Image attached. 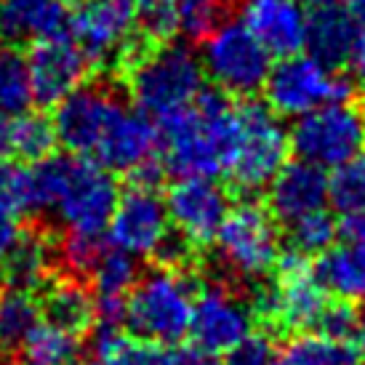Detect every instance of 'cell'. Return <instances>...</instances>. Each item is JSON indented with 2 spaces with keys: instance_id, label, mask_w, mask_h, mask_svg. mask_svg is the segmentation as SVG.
<instances>
[{
  "instance_id": "cell-42",
  "label": "cell",
  "mask_w": 365,
  "mask_h": 365,
  "mask_svg": "<svg viewBox=\"0 0 365 365\" xmlns=\"http://www.w3.org/2000/svg\"><path fill=\"white\" fill-rule=\"evenodd\" d=\"M341 232H344L346 240L365 243V205L344 213V219H341Z\"/></svg>"
},
{
  "instance_id": "cell-30",
  "label": "cell",
  "mask_w": 365,
  "mask_h": 365,
  "mask_svg": "<svg viewBox=\"0 0 365 365\" xmlns=\"http://www.w3.org/2000/svg\"><path fill=\"white\" fill-rule=\"evenodd\" d=\"M93 280L96 296H128L133 283L139 280V264L136 256L123 251V248H104L99 262L88 274Z\"/></svg>"
},
{
  "instance_id": "cell-2",
  "label": "cell",
  "mask_w": 365,
  "mask_h": 365,
  "mask_svg": "<svg viewBox=\"0 0 365 365\" xmlns=\"http://www.w3.org/2000/svg\"><path fill=\"white\" fill-rule=\"evenodd\" d=\"M123 70L136 110L150 120L171 118L203 91V64L190 46H142L123 64Z\"/></svg>"
},
{
  "instance_id": "cell-49",
  "label": "cell",
  "mask_w": 365,
  "mask_h": 365,
  "mask_svg": "<svg viewBox=\"0 0 365 365\" xmlns=\"http://www.w3.org/2000/svg\"><path fill=\"white\" fill-rule=\"evenodd\" d=\"M75 365H107V363H102V360H91V363H75Z\"/></svg>"
},
{
  "instance_id": "cell-10",
  "label": "cell",
  "mask_w": 365,
  "mask_h": 365,
  "mask_svg": "<svg viewBox=\"0 0 365 365\" xmlns=\"http://www.w3.org/2000/svg\"><path fill=\"white\" fill-rule=\"evenodd\" d=\"M125 110L123 99L104 86H78L67 93L53 112V133L56 142L70 155L93 158L102 139Z\"/></svg>"
},
{
  "instance_id": "cell-34",
  "label": "cell",
  "mask_w": 365,
  "mask_h": 365,
  "mask_svg": "<svg viewBox=\"0 0 365 365\" xmlns=\"http://www.w3.org/2000/svg\"><path fill=\"white\" fill-rule=\"evenodd\" d=\"M176 19L187 41H203L224 21V0H176Z\"/></svg>"
},
{
  "instance_id": "cell-28",
  "label": "cell",
  "mask_w": 365,
  "mask_h": 365,
  "mask_svg": "<svg viewBox=\"0 0 365 365\" xmlns=\"http://www.w3.org/2000/svg\"><path fill=\"white\" fill-rule=\"evenodd\" d=\"M53 144H56L53 123L38 112L14 115V120L9 123V150L21 160H41L53 153Z\"/></svg>"
},
{
  "instance_id": "cell-25",
  "label": "cell",
  "mask_w": 365,
  "mask_h": 365,
  "mask_svg": "<svg viewBox=\"0 0 365 365\" xmlns=\"http://www.w3.org/2000/svg\"><path fill=\"white\" fill-rule=\"evenodd\" d=\"M81 339L53 323H38L19 344V365H75Z\"/></svg>"
},
{
  "instance_id": "cell-31",
  "label": "cell",
  "mask_w": 365,
  "mask_h": 365,
  "mask_svg": "<svg viewBox=\"0 0 365 365\" xmlns=\"http://www.w3.org/2000/svg\"><path fill=\"white\" fill-rule=\"evenodd\" d=\"M104 248H107V243L102 240V232L70 230L53 248V256L72 277H88L99 262V256L104 254Z\"/></svg>"
},
{
  "instance_id": "cell-17",
  "label": "cell",
  "mask_w": 365,
  "mask_h": 365,
  "mask_svg": "<svg viewBox=\"0 0 365 365\" xmlns=\"http://www.w3.org/2000/svg\"><path fill=\"white\" fill-rule=\"evenodd\" d=\"M237 19L269 56H291L304 48L307 16L302 0H243Z\"/></svg>"
},
{
  "instance_id": "cell-47",
  "label": "cell",
  "mask_w": 365,
  "mask_h": 365,
  "mask_svg": "<svg viewBox=\"0 0 365 365\" xmlns=\"http://www.w3.org/2000/svg\"><path fill=\"white\" fill-rule=\"evenodd\" d=\"M9 153V123L0 118V158Z\"/></svg>"
},
{
  "instance_id": "cell-3",
  "label": "cell",
  "mask_w": 365,
  "mask_h": 365,
  "mask_svg": "<svg viewBox=\"0 0 365 365\" xmlns=\"http://www.w3.org/2000/svg\"><path fill=\"white\" fill-rule=\"evenodd\" d=\"M288 131L267 104L243 102L235 107L232 142L224 171L235 190L254 195L272 182L288 160Z\"/></svg>"
},
{
  "instance_id": "cell-50",
  "label": "cell",
  "mask_w": 365,
  "mask_h": 365,
  "mask_svg": "<svg viewBox=\"0 0 365 365\" xmlns=\"http://www.w3.org/2000/svg\"><path fill=\"white\" fill-rule=\"evenodd\" d=\"M280 365H283V363H280Z\"/></svg>"
},
{
  "instance_id": "cell-4",
  "label": "cell",
  "mask_w": 365,
  "mask_h": 365,
  "mask_svg": "<svg viewBox=\"0 0 365 365\" xmlns=\"http://www.w3.org/2000/svg\"><path fill=\"white\" fill-rule=\"evenodd\" d=\"M195 304V283L182 269L158 267L139 277L125 296V325L139 339L176 344L187 336Z\"/></svg>"
},
{
  "instance_id": "cell-1",
  "label": "cell",
  "mask_w": 365,
  "mask_h": 365,
  "mask_svg": "<svg viewBox=\"0 0 365 365\" xmlns=\"http://www.w3.org/2000/svg\"><path fill=\"white\" fill-rule=\"evenodd\" d=\"M160 131L163 168L176 176H216L232 142L235 104L227 93L200 91L192 104L165 118Z\"/></svg>"
},
{
  "instance_id": "cell-39",
  "label": "cell",
  "mask_w": 365,
  "mask_h": 365,
  "mask_svg": "<svg viewBox=\"0 0 365 365\" xmlns=\"http://www.w3.org/2000/svg\"><path fill=\"white\" fill-rule=\"evenodd\" d=\"M195 245L184 237L182 232H165L158 248L153 251L158 267H168V269H182L184 264L192 259Z\"/></svg>"
},
{
  "instance_id": "cell-18",
  "label": "cell",
  "mask_w": 365,
  "mask_h": 365,
  "mask_svg": "<svg viewBox=\"0 0 365 365\" xmlns=\"http://www.w3.org/2000/svg\"><path fill=\"white\" fill-rule=\"evenodd\" d=\"M328 203V176L307 160L285 163L267 184V205L274 222L291 224Z\"/></svg>"
},
{
  "instance_id": "cell-7",
  "label": "cell",
  "mask_w": 365,
  "mask_h": 365,
  "mask_svg": "<svg viewBox=\"0 0 365 365\" xmlns=\"http://www.w3.org/2000/svg\"><path fill=\"white\" fill-rule=\"evenodd\" d=\"M262 88L267 107L274 115L294 120L325 102L352 99V83L339 78L320 59L304 56L302 51L280 56V61L269 67Z\"/></svg>"
},
{
  "instance_id": "cell-16",
  "label": "cell",
  "mask_w": 365,
  "mask_h": 365,
  "mask_svg": "<svg viewBox=\"0 0 365 365\" xmlns=\"http://www.w3.org/2000/svg\"><path fill=\"white\" fill-rule=\"evenodd\" d=\"M110 240L133 256H153L163 235L168 232V211L158 190L133 187L118 197L110 216Z\"/></svg>"
},
{
  "instance_id": "cell-37",
  "label": "cell",
  "mask_w": 365,
  "mask_h": 365,
  "mask_svg": "<svg viewBox=\"0 0 365 365\" xmlns=\"http://www.w3.org/2000/svg\"><path fill=\"white\" fill-rule=\"evenodd\" d=\"M224 355L227 357L219 365H274V344L269 341V336L251 331Z\"/></svg>"
},
{
  "instance_id": "cell-14",
  "label": "cell",
  "mask_w": 365,
  "mask_h": 365,
  "mask_svg": "<svg viewBox=\"0 0 365 365\" xmlns=\"http://www.w3.org/2000/svg\"><path fill=\"white\" fill-rule=\"evenodd\" d=\"M88 70L91 61L67 32L35 41L27 56L32 102L41 107H56L67 93L83 86Z\"/></svg>"
},
{
  "instance_id": "cell-45",
  "label": "cell",
  "mask_w": 365,
  "mask_h": 365,
  "mask_svg": "<svg viewBox=\"0 0 365 365\" xmlns=\"http://www.w3.org/2000/svg\"><path fill=\"white\" fill-rule=\"evenodd\" d=\"M363 304H360V309H355V346L360 355H365V299H360Z\"/></svg>"
},
{
  "instance_id": "cell-21",
  "label": "cell",
  "mask_w": 365,
  "mask_h": 365,
  "mask_svg": "<svg viewBox=\"0 0 365 365\" xmlns=\"http://www.w3.org/2000/svg\"><path fill=\"white\" fill-rule=\"evenodd\" d=\"M70 14L61 0H0V43L16 48L67 32Z\"/></svg>"
},
{
  "instance_id": "cell-33",
  "label": "cell",
  "mask_w": 365,
  "mask_h": 365,
  "mask_svg": "<svg viewBox=\"0 0 365 365\" xmlns=\"http://www.w3.org/2000/svg\"><path fill=\"white\" fill-rule=\"evenodd\" d=\"M136 30L147 43H168L179 32L176 0H133Z\"/></svg>"
},
{
  "instance_id": "cell-15",
  "label": "cell",
  "mask_w": 365,
  "mask_h": 365,
  "mask_svg": "<svg viewBox=\"0 0 365 365\" xmlns=\"http://www.w3.org/2000/svg\"><path fill=\"white\" fill-rule=\"evenodd\" d=\"M168 222L192 245H205L213 240L230 211V195L213 176H179L165 195Z\"/></svg>"
},
{
  "instance_id": "cell-6",
  "label": "cell",
  "mask_w": 365,
  "mask_h": 365,
  "mask_svg": "<svg viewBox=\"0 0 365 365\" xmlns=\"http://www.w3.org/2000/svg\"><path fill=\"white\" fill-rule=\"evenodd\" d=\"M213 240L222 269L237 280L254 283L272 272L280 256V235L274 230V219L256 203L230 208Z\"/></svg>"
},
{
  "instance_id": "cell-32",
  "label": "cell",
  "mask_w": 365,
  "mask_h": 365,
  "mask_svg": "<svg viewBox=\"0 0 365 365\" xmlns=\"http://www.w3.org/2000/svg\"><path fill=\"white\" fill-rule=\"evenodd\" d=\"M339 235V224L334 216L323 211L307 213L302 219L288 224V240H291V251L302 256H320L336 243Z\"/></svg>"
},
{
  "instance_id": "cell-8",
  "label": "cell",
  "mask_w": 365,
  "mask_h": 365,
  "mask_svg": "<svg viewBox=\"0 0 365 365\" xmlns=\"http://www.w3.org/2000/svg\"><path fill=\"white\" fill-rule=\"evenodd\" d=\"M200 64L219 91L251 96L262 91L267 72L272 67V56L245 30L243 21L230 19L203 38Z\"/></svg>"
},
{
  "instance_id": "cell-19",
  "label": "cell",
  "mask_w": 365,
  "mask_h": 365,
  "mask_svg": "<svg viewBox=\"0 0 365 365\" xmlns=\"http://www.w3.org/2000/svg\"><path fill=\"white\" fill-rule=\"evenodd\" d=\"M304 16V48H309V56L320 59L331 70L349 61V53L360 38L349 3L346 0H307Z\"/></svg>"
},
{
  "instance_id": "cell-48",
  "label": "cell",
  "mask_w": 365,
  "mask_h": 365,
  "mask_svg": "<svg viewBox=\"0 0 365 365\" xmlns=\"http://www.w3.org/2000/svg\"><path fill=\"white\" fill-rule=\"evenodd\" d=\"M352 163H355V168L360 171V176H363V182H365V153L360 155V158H355Z\"/></svg>"
},
{
  "instance_id": "cell-43",
  "label": "cell",
  "mask_w": 365,
  "mask_h": 365,
  "mask_svg": "<svg viewBox=\"0 0 365 365\" xmlns=\"http://www.w3.org/2000/svg\"><path fill=\"white\" fill-rule=\"evenodd\" d=\"M173 365H219V360L211 352H203V349L192 346V349H184L182 355L173 357Z\"/></svg>"
},
{
  "instance_id": "cell-29",
  "label": "cell",
  "mask_w": 365,
  "mask_h": 365,
  "mask_svg": "<svg viewBox=\"0 0 365 365\" xmlns=\"http://www.w3.org/2000/svg\"><path fill=\"white\" fill-rule=\"evenodd\" d=\"M32 104L27 59L16 48H0V118H14L27 112Z\"/></svg>"
},
{
  "instance_id": "cell-12",
  "label": "cell",
  "mask_w": 365,
  "mask_h": 365,
  "mask_svg": "<svg viewBox=\"0 0 365 365\" xmlns=\"http://www.w3.org/2000/svg\"><path fill=\"white\" fill-rule=\"evenodd\" d=\"M118 197H120L118 184L104 165L72 155L70 173H67V182H64V190L53 211L67 224V230L102 232L110 224Z\"/></svg>"
},
{
  "instance_id": "cell-44",
  "label": "cell",
  "mask_w": 365,
  "mask_h": 365,
  "mask_svg": "<svg viewBox=\"0 0 365 365\" xmlns=\"http://www.w3.org/2000/svg\"><path fill=\"white\" fill-rule=\"evenodd\" d=\"M349 64H352V75L355 81L360 83V88L365 91V38L360 35L355 43V48L349 53Z\"/></svg>"
},
{
  "instance_id": "cell-38",
  "label": "cell",
  "mask_w": 365,
  "mask_h": 365,
  "mask_svg": "<svg viewBox=\"0 0 365 365\" xmlns=\"http://www.w3.org/2000/svg\"><path fill=\"white\" fill-rule=\"evenodd\" d=\"M317 331L331 339H344L349 341L355 336V309L349 307V302L339 299L334 304H325L320 317H317Z\"/></svg>"
},
{
  "instance_id": "cell-24",
  "label": "cell",
  "mask_w": 365,
  "mask_h": 365,
  "mask_svg": "<svg viewBox=\"0 0 365 365\" xmlns=\"http://www.w3.org/2000/svg\"><path fill=\"white\" fill-rule=\"evenodd\" d=\"M41 312L48 323L70 334H83L93 325V299L78 277H59L46 285Z\"/></svg>"
},
{
  "instance_id": "cell-20",
  "label": "cell",
  "mask_w": 365,
  "mask_h": 365,
  "mask_svg": "<svg viewBox=\"0 0 365 365\" xmlns=\"http://www.w3.org/2000/svg\"><path fill=\"white\" fill-rule=\"evenodd\" d=\"M160 147V131L142 112H131L128 107L118 115L112 128L102 139L99 150L93 153V163L104 165L107 171L128 173L133 165L155 158Z\"/></svg>"
},
{
  "instance_id": "cell-36",
  "label": "cell",
  "mask_w": 365,
  "mask_h": 365,
  "mask_svg": "<svg viewBox=\"0 0 365 365\" xmlns=\"http://www.w3.org/2000/svg\"><path fill=\"white\" fill-rule=\"evenodd\" d=\"M107 365H173V355L165 349V344L150 341V339H123L115 346L107 360Z\"/></svg>"
},
{
  "instance_id": "cell-5",
  "label": "cell",
  "mask_w": 365,
  "mask_h": 365,
  "mask_svg": "<svg viewBox=\"0 0 365 365\" xmlns=\"http://www.w3.org/2000/svg\"><path fill=\"white\" fill-rule=\"evenodd\" d=\"M288 144L299 160L336 171L365 153V110L349 99L320 104L296 118Z\"/></svg>"
},
{
  "instance_id": "cell-27",
  "label": "cell",
  "mask_w": 365,
  "mask_h": 365,
  "mask_svg": "<svg viewBox=\"0 0 365 365\" xmlns=\"http://www.w3.org/2000/svg\"><path fill=\"white\" fill-rule=\"evenodd\" d=\"M41 323V304L30 291L9 288L0 296V349L14 352L27 339L35 325Z\"/></svg>"
},
{
  "instance_id": "cell-35",
  "label": "cell",
  "mask_w": 365,
  "mask_h": 365,
  "mask_svg": "<svg viewBox=\"0 0 365 365\" xmlns=\"http://www.w3.org/2000/svg\"><path fill=\"white\" fill-rule=\"evenodd\" d=\"M0 208L30 213V173L27 165L0 158Z\"/></svg>"
},
{
  "instance_id": "cell-23",
  "label": "cell",
  "mask_w": 365,
  "mask_h": 365,
  "mask_svg": "<svg viewBox=\"0 0 365 365\" xmlns=\"http://www.w3.org/2000/svg\"><path fill=\"white\" fill-rule=\"evenodd\" d=\"M56 262L53 245L41 232H21L16 245L0 262V277L9 288L16 291H38L48 283L51 267Z\"/></svg>"
},
{
  "instance_id": "cell-26",
  "label": "cell",
  "mask_w": 365,
  "mask_h": 365,
  "mask_svg": "<svg viewBox=\"0 0 365 365\" xmlns=\"http://www.w3.org/2000/svg\"><path fill=\"white\" fill-rule=\"evenodd\" d=\"M360 352L352 341L325 334H302L285 346L283 365H357Z\"/></svg>"
},
{
  "instance_id": "cell-13",
  "label": "cell",
  "mask_w": 365,
  "mask_h": 365,
  "mask_svg": "<svg viewBox=\"0 0 365 365\" xmlns=\"http://www.w3.org/2000/svg\"><path fill=\"white\" fill-rule=\"evenodd\" d=\"M251 328L254 309L227 283H211L195 294L192 317L187 328L192 346L211 355H222L237 341H243Z\"/></svg>"
},
{
  "instance_id": "cell-40",
  "label": "cell",
  "mask_w": 365,
  "mask_h": 365,
  "mask_svg": "<svg viewBox=\"0 0 365 365\" xmlns=\"http://www.w3.org/2000/svg\"><path fill=\"white\" fill-rule=\"evenodd\" d=\"M19 237H21L19 213H11L6 208H0V262L9 256V251L16 245Z\"/></svg>"
},
{
  "instance_id": "cell-11",
  "label": "cell",
  "mask_w": 365,
  "mask_h": 365,
  "mask_svg": "<svg viewBox=\"0 0 365 365\" xmlns=\"http://www.w3.org/2000/svg\"><path fill=\"white\" fill-rule=\"evenodd\" d=\"M70 27L91 64H123L136 48L133 0H81L70 14Z\"/></svg>"
},
{
  "instance_id": "cell-22",
  "label": "cell",
  "mask_w": 365,
  "mask_h": 365,
  "mask_svg": "<svg viewBox=\"0 0 365 365\" xmlns=\"http://www.w3.org/2000/svg\"><path fill=\"white\" fill-rule=\"evenodd\" d=\"M312 272L325 294L360 302L365 299V243L346 240L344 245H331L317 256Z\"/></svg>"
},
{
  "instance_id": "cell-46",
  "label": "cell",
  "mask_w": 365,
  "mask_h": 365,
  "mask_svg": "<svg viewBox=\"0 0 365 365\" xmlns=\"http://www.w3.org/2000/svg\"><path fill=\"white\" fill-rule=\"evenodd\" d=\"M349 3V11H352V19L357 24V32L365 38V0H346Z\"/></svg>"
},
{
  "instance_id": "cell-41",
  "label": "cell",
  "mask_w": 365,
  "mask_h": 365,
  "mask_svg": "<svg viewBox=\"0 0 365 365\" xmlns=\"http://www.w3.org/2000/svg\"><path fill=\"white\" fill-rule=\"evenodd\" d=\"M128 179H131L133 187H147V190H158V184L163 182V165L155 158L133 165L128 171Z\"/></svg>"
},
{
  "instance_id": "cell-9",
  "label": "cell",
  "mask_w": 365,
  "mask_h": 365,
  "mask_svg": "<svg viewBox=\"0 0 365 365\" xmlns=\"http://www.w3.org/2000/svg\"><path fill=\"white\" fill-rule=\"evenodd\" d=\"M277 280L272 285L256 288V304L251 307L254 314H262L264 320L280 325L285 331H304L317 323L323 312L325 288L317 283L312 267L307 264V256L288 251L277 256Z\"/></svg>"
}]
</instances>
